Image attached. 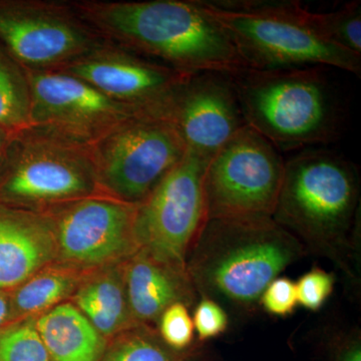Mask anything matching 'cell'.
Instances as JSON below:
<instances>
[{
    "mask_svg": "<svg viewBox=\"0 0 361 361\" xmlns=\"http://www.w3.org/2000/svg\"><path fill=\"white\" fill-rule=\"evenodd\" d=\"M284 167L268 140L249 126L242 128L207 165L208 220L272 218Z\"/></svg>",
    "mask_w": 361,
    "mask_h": 361,
    "instance_id": "cell-8",
    "label": "cell"
},
{
    "mask_svg": "<svg viewBox=\"0 0 361 361\" xmlns=\"http://www.w3.org/2000/svg\"><path fill=\"white\" fill-rule=\"evenodd\" d=\"M224 28L247 68H336L361 75V56L339 47L316 28L299 2L202 0Z\"/></svg>",
    "mask_w": 361,
    "mask_h": 361,
    "instance_id": "cell-5",
    "label": "cell"
},
{
    "mask_svg": "<svg viewBox=\"0 0 361 361\" xmlns=\"http://www.w3.org/2000/svg\"><path fill=\"white\" fill-rule=\"evenodd\" d=\"M161 116L173 123L187 151L206 161L247 126L231 75L212 71L185 78Z\"/></svg>",
    "mask_w": 361,
    "mask_h": 361,
    "instance_id": "cell-14",
    "label": "cell"
},
{
    "mask_svg": "<svg viewBox=\"0 0 361 361\" xmlns=\"http://www.w3.org/2000/svg\"><path fill=\"white\" fill-rule=\"evenodd\" d=\"M30 80V127L90 148L135 115L96 87L61 71H26Z\"/></svg>",
    "mask_w": 361,
    "mask_h": 361,
    "instance_id": "cell-11",
    "label": "cell"
},
{
    "mask_svg": "<svg viewBox=\"0 0 361 361\" xmlns=\"http://www.w3.org/2000/svg\"><path fill=\"white\" fill-rule=\"evenodd\" d=\"M78 310L102 336H111L127 324L130 313L125 281L118 273H106L82 285L75 296Z\"/></svg>",
    "mask_w": 361,
    "mask_h": 361,
    "instance_id": "cell-18",
    "label": "cell"
},
{
    "mask_svg": "<svg viewBox=\"0 0 361 361\" xmlns=\"http://www.w3.org/2000/svg\"><path fill=\"white\" fill-rule=\"evenodd\" d=\"M0 361H51L37 326L25 322L0 332Z\"/></svg>",
    "mask_w": 361,
    "mask_h": 361,
    "instance_id": "cell-23",
    "label": "cell"
},
{
    "mask_svg": "<svg viewBox=\"0 0 361 361\" xmlns=\"http://www.w3.org/2000/svg\"><path fill=\"white\" fill-rule=\"evenodd\" d=\"M194 329L202 341L224 334L228 327V315L219 303L202 296L194 314Z\"/></svg>",
    "mask_w": 361,
    "mask_h": 361,
    "instance_id": "cell-27",
    "label": "cell"
},
{
    "mask_svg": "<svg viewBox=\"0 0 361 361\" xmlns=\"http://www.w3.org/2000/svg\"><path fill=\"white\" fill-rule=\"evenodd\" d=\"M189 355L169 348L146 329L133 330L116 339L101 361H187Z\"/></svg>",
    "mask_w": 361,
    "mask_h": 361,
    "instance_id": "cell-20",
    "label": "cell"
},
{
    "mask_svg": "<svg viewBox=\"0 0 361 361\" xmlns=\"http://www.w3.org/2000/svg\"><path fill=\"white\" fill-rule=\"evenodd\" d=\"M130 316L141 323L156 322L172 304L189 303L194 288L186 271L164 264L140 250L125 273Z\"/></svg>",
    "mask_w": 361,
    "mask_h": 361,
    "instance_id": "cell-16",
    "label": "cell"
},
{
    "mask_svg": "<svg viewBox=\"0 0 361 361\" xmlns=\"http://www.w3.org/2000/svg\"><path fill=\"white\" fill-rule=\"evenodd\" d=\"M135 205L87 197L51 209L56 252L68 264L92 267L134 253ZM140 249V248H139Z\"/></svg>",
    "mask_w": 361,
    "mask_h": 361,
    "instance_id": "cell-12",
    "label": "cell"
},
{
    "mask_svg": "<svg viewBox=\"0 0 361 361\" xmlns=\"http://www.w3.org/2000/svg\"><path fill=\"white\" fill-rule=\"evenodd\" d=\"M56 253L54 226L47 214L0 210V289L23 283Z\"/></svg>",
    "mask_w": 361,
    "mask_h": 361,
    "instance_id": "cell-15",
    "label": "cell"
},
{
    "mask_svg": "<svg viewBox=\"0 0 361 361\" xmlns=\"http://www.w3.org/2000/svg\"><path fill=\"white\" fill-rule=\"evenodd\" d=\"M2 193L33 208L54 207L99 195L90 148L35 128L13 133Z\"/></svg>",
    "mask_w": 361,
    "mask_h": 361,
    "instance_id": "cell-7",
    "label": "cell"
},
{
    "mask_svg": "<svg viewBox=\"0 0 361 361\" xmlns=\"http://www.w3.org/2000/svg\"><path fill=\"white\" fill-rule=\"evenodd\" d=\"M331 361H361L360 334H351L342 338L334 348Z\"/></svg>",
    "mask_w": 361,
    "mask_h": 361,
    "instance_id": "cell-28",
    "label": "cell"
},
{
    "mask_svg": "<svg viewBox=\"0 0 361 361\" xmlns=\"http://www.w3.org/2000/svg\"><path fill=\"white\" fill-rule=\"evenodd\" d=\"M161 339L169 348L186 349L194 338V323L187 306L177 302L169 306L159 318Z\"/></svg>",
    "mask_w": 361,
    "mask_h": 361,
    "instance_id": "cell-24",
    "label": "cell"
},
{
    "mask_svg": "<svg viewBox=\"0 0 361 361\" xmlns=\"http://www.w3.org/2000/svg\"><path fill=\"white\" fill-rule=\"evenodd\" d=\"M13 134V133L0 129V169L6 164L7 151H8Z\"/></svg>",
    "mask_w": 361,
    "mask_h": 361,
    "instance_id": "cell-29",
    "label": "cell"
},
{
    "mask_svg": "<svg viewBox=\"0 0 361 361\" xmlns=\"http://www.w3.org/2000/svg\"><path fill=\"white\" fill-rule=\"evenodd\" d=\"M323 68H245L231 75L247 126L278 151L334 142L341 109Z\"/></svg>",
    "mask_w": 361,
    "mask_h": 361,
    "instance_id": "cell-4",
    "label": "cell"
},
{
    "mask_svg": "<svg viewBox=\"0 0 361 361\" xmlns=\"http://www.w3.org/2000/svg\"><path fill=\"white\" fill-rule=\"evenodd\" d=\"M360 191L355 164L336 152L303 149L285 163L272 219L307 252L330 259L353 276Z\"/></svg>",
    "mask_w": 361,
    "mask_h": 361,
    "instance_id": "cell-2",
    "label": "cell"
},
{
    "mask_svg": "<svg viewBox=\"0 0 361 361\" xmlns=\"http://www.w3.org/2000/svg\"><path fill=\"white\" fill-rule=\"evenodd\" d=\"M35 326L51 361H101L106 351L103 336L73 304L52 308Z\"/></svg>",
    "mask_w": 361,
    "mask_h": 361,
    "instance_id": "cell-17",
    "label": "cell"
},
{
    "mask_svg": "<svg viewBox=\"0 0 361 361\" xmlns=\"http://www.w3.org/2000/svg\"><path fill=\"white\" fill-rule=\"evenodd\" d=\"M307 253L272 218L210 219L190 251L186 270L202 296L251 311L271 282Z\"/></svg>",
    "mask_w": 361,
    "mask_h": 361,
    "instance_id": "cell-3",
    "label": "cell"
},
{
    "mask_svg": "<svg viewBox=\"0 0 361 361\" xmlns=\"http://www.w3.org/2000/svg\"><path fill=\"white\" fill-rule=\"evenodd\" d=\"M0 42L26 71H59L104 40L71 2H0Z\"/></svg>",
    "mask_w": 361,
    "mask_h": 361,
    "instance_id": "cell-10",
    "label": "cell"
},
{
    "mask_svg": "<svg viewBox=\"0 0 361 361\" xmlns=\"http://www.w3.org/2000/svg\"><path fill=\"white\" fill-rule=\"evenodd\" d=\"M259 304L269 314L280 317L290 315L298 304L296 284L287 277L276 278L263 292Z\"/></svg>",
    "mask_w": 361,
    "mask_h": 361,
    "instance_id": "cell-26",
    "label": "cell"
},
{
    "mask_svg": "<svg viewBox=\"0 0 361 361\" xmlns=\"http://www.w3.org/2000/svg\"><path fill=\"white\" fill-rule=\"evenodd\" d=\"M296 284L297 302L305 310L317 311L334 288V276L319 267L312 268Z\"/></svg>",
    "mask_w": 361,
    "mask_h": 361,
    "instance_id": "cell-25",
    "label": "cell"
},
{
    "mask_svg": "<svg viewBox=\"0 0 361 361\" xmlns=\"http://www.w3.org/2000/svg\"><path fill=\"white\" fill-rule=\"evenodd\" d=\"M9 314V305L6 297L0 293V325L6 322Z\"/></svg>",
    "mask_w": 361,
    "mask_h": 361,
    "instance_id": "cell-30",
    "label": "cell"
},
{
    "mask_svg": "<svg viewBox=\"0 0 361 361\" xmlns=\"http://www.w3.org/2000/svg\"><path fill=\"white\" fill-rule=\"evenodd\" d=\"M90 151L101 192L137 205L183 160L187 147L168 118L140 114L116 126Z\"/></svg>",
    "mask_w": 361,
    "mask_h": 361,
    "instance_id": "cell-6",
    "label": "cell"
},
{
    "mask_svg": "<svg viewBox=\"0 0 361 361\" xmlns=\"http://www.w3.org/2000/svg\"><path fill=\"white\" fill-rule=\"evenodd\" d=\"M73 278L49 272L26 281L14 296V305L20 313H33L51 307L73 290Z\"/></svg>",
    "mask_w": 361,
    "mask_h": 361,
    "instance_id": "cell-21",
    "label": "cell"
},
{
    "mask_svg": "<svg viewBox=\"0 0 361 361\" xmlns=\"http://www.w3.org/2000/svg\"><path fill=\"white\" fill-rule=\"evenodd\" d=\"M30 80L27 73L0 47V129L20 132L30 127Z\"/></svg>",
    "mask_w": 361,
    "mask_h": 361,
    "instance_id": "cell-19",
    "label": "cell"
},
{
    "mask_svg": "<svg viewBox=\"0 0 361 361\" xmlns=\"http://www.w3.org/2000/svg\"><path fill=\"white\" fill-rule=\"evenodd\" d=\"M209 161L187 151L183 160L135 205L140 250L186 271L187 258L208 221L204 178Z\"/></svg>",
    "mask_w": 361,
    "mask_h": 361,
    "instance_id": "cell-9",
    "label": "cell"
},
{
    "mask_svg": "<svg viewBox=\"0 0 361 361\" xmlns=\"http://www.w3.org/2000/svg\"><path fill=\"white\" fill-rule=\"evenodd\" d=\"M313 23L326 39L361 56V2L351 1L332 13H312Z\"/></svg>",
    "mask_w": 361,
    "mask_h": 361,
    "instance_id": "cell-22",
    "label": "cell"
},
{
    "mask_svg": "<svg viewBox=\"0 0 361 361\" xmlns=\"http://www.w3.org/2000/svg\"><path fill=\"white\" fill-rule=\"evenodd\" d=\"M59 71L85 80L135 113L161 116L189 77L109 42Z\"/></svg>",
    "mask_w": 361,
    "mask_h": 361,
    "instance_id": "cell-13",
    "label": "cell"
},
{
    "mask_svg": "<svg viewBox=\"0 0 361 361\" xmlns=\"http://www.w3.org/2000/svg\"><path fill=\"white\" fill-rule=\"evenodd\" d=\"M104 40L185 75L245 70L202 0L71 2Z\"/></svg>",
    "mask_w": 361,
    "mask_h": 361,
    "instance_id": "cell-1",
    "label": "cell"
}]
</instances>
